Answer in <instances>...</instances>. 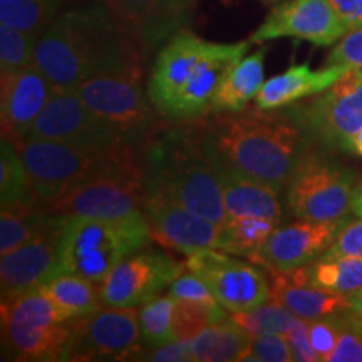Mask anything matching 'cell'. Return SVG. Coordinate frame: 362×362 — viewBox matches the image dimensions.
I'll list each match as a JSON object with an SVG mask.
<instances>
[{"mask_svg":"<svg viewBox=\"0 0 362 362\" xmlns=\"http://www.w3.org/2000/svg\"><path fill=\"white\" fill-rule=\"evenodd\" d=\"M143 49L99 0L61 11L44 30L34 66L56 88L76 89L84 81L115 72L143 71Z\"/></svg>","mask_w":362,"mask_h":362,"instance_id":"obj_1","label":"cell"},{"mask_svg":"<svg viewBox=\"0 0 362 362\" xmlns=\"http://www.w3.org/2000/svg\"><path fill=\"white\" fill-rule=\"evenodd\" d=\"M250 39L235 44L210 42L178 30L158 52L148 94L161 116L192 121L211 112L221 79L245 56Z\"/></svg>","mask_w":362,"mask_h":362,"instance_id":"obj_2","label":"cell"},{"mask_svg":"<svg viewBox=\"0 0 362 362\" xmlns=\"http://www.w3.org/2000/svg\"><path fill=\"white\" fill-rule=\"evenodd\" d=\"M205 141L252 178L282 189L307 146L304 129L291 111L242 110L221 112L202 126Z\"/></svg>","mask_w":362,"mask_h":362,"instance_id":"obj_3","label":"cell"},{"mask_svg":"<svg viewBox=\"0 0 362 362\" xmlns=\"http://www.w3.org/2000/svg\"><path fill=\"white\" fill-rule=\"evenodd\" d=\"M141 168L144 192L161 193L215 223H226L223 193L203 143L202 126L153 138L141 156Z\"/></svg>","mask_w":362,"mask_h":362,"instance_id":"obj_4","label":"cell"},{"mask_svg":"<svg viewBox=\"0 0 362 362\" xmlns=\"http://www.w3.org/2000/svg\"><path fill=\"white\" fill-rule=\"evenodd\" d=\"M16 146L35 197L44 205L90 181L116 175H143L141 161H138L131 144L84 148L51 139L25 138Z\"/></svg>","mask_w":362,"mask_h":362,"instance_id":"obj_5","label":"cell"},{"mask_svg":"<svg viewBox=\"0 0 362 362\" xmlns=\"http://www.w3.org/2000/svg\"><path fill=\"white\" fill-rule=\"evenodd\" d=\"M151 238V228L144 214L121 220L61 216V269L101 284L121 260L146 248Z\"/></svg>","mask_w":362,"mask_h":362,"instance_id":"obj_6","label":"cell"},{"mask_svg":"<svg viewBox=\"0 0 362 362\" xmlns=\"http://www.w3.org/2000/svg\"><path fill=\"white\" fill-rule=\"evenodd\" d=\"M354 171L315 146L298 156L287 183V205L300 220L336 221L347 218L356 188Z\"/></svg>","mask_w":362,"mask_h":362,"instance_id":"obj_7","label":"cell"},{"mask_svg":"<svg viewBox=\"0 0 362 362\" xmlns=\"http://www.w3.org/2000/svg\"><path fill=\"white\" fill-rule=\"evenodd\" d=\"M76 90L86 106L112 126L128 144L134 146L155 134L160 112L143 88V71L96 76Z\"/></svg>","mask_w":362,"mask_h":362,"instance_id":"obj_8","label":"cell"},{"mask_svg":"<svg viewBox=\"0 0 362 362\" xmlns=\"http://www.w3.org/2000/svg\"><path fill=\"white\" fill-rule=\"evenodd\" d=\"M288 111L302 126L307 141L349 153L352 134L362 128V69L351 67L329 89Z\"/></svg>","mask_w":362,"mask_h":362,"instance_id":"obj_9","label":"cell"},{"mask_svg":"<svg viewBox=\"0 0 362 362\" xmlns=\"http://www.w3.org/2000/svg\"><path fill=\"white\" fill-rule=\"evenodd\" d=\"M62 361H138L143 351L136 307H101L69 320Z\"/></svg>","mask_w":362,"mask_h":362,"instance_id":"obj_10","label":"cell"},{"mask_svg":"<svg viewBox=\"0 0 362 362\" xmlns=\"http://www.w3.org/2000/svg\"><path fill=\"white\" fill-rule=\"evenodd\" d=\"M185 267L205 280L218 304L228 312L252 309L272 297L269 272L257 264L230 257V253L218 248H203L192 253Z\"/></svg>","mask_w":362,"mask_h":362,"instance_id":"obj_11","label":"cell"},{"mask_svg":"<svg viewBox=\"0 0 362 362\" xmlns=\"http://www.w3.org/2000/svg\"><path fill=\"white\" fill-rule=\"evenodd\" d=\"M27 138L51 139L84 148H112L128 144L112 126L86 106L78 90L56 86Z\"/></svg>","mask_w":362,"mask_h":362,"instance_id":"obj_12","label":"cell"},{"mask_svg":"<svg viewBox=\"0 0 362 362\" xmlns=\"http://www.w3.org/2000/svg\"><path fill=\"white\" fill-rule=\"evenodd\" d=\"M187 267L165 252L141 248L121 260L101 284L103 305L141 307L168 288Z\"/></svg>","mask_w":362,"mask_h":362,"instance_id":"obj_13","label":"cell"},{"mask_svg":"<svg viewBox=\"0 0 362 362\" xmlns=\"http://www.w3.org/2000/svg\"><path fill=\"white\" fill-rule=\"evenodd\" d=\"M143 200V175H116L90 181L45 206L61 216L121 220L144 214Z\"/></svg>","mask_w":362,"mask_h":362,"instance_id":"obj_14","label":"cell"},{"mask_svg":"<svg viewBox=\"0 0 362 362\" xmlns=\"http://www.w3.org/2000/svg\"><path fill=\"white\" fill-rule=\"evenodd\" d=\"M349 33L329 0H287L272 8L262 25L252 34V44L293 37L327 47Z\"/></svg>","mask_w":362,"mask_h":362,"instance_id":"obj_15","label":"cell"},{"mask_svg":"<svg viewBox=\"0 0 362 362\" xmlns=\"http://www.w3.org/2000/svg\"><path fill=\"white\" fill-rule=\"evenodd\" d=\"M143 211L153 238L163 247L192 255L203 248H218L221 225L198 215L161 193L144 192Z\"/></svg>","mask_w":362,"mask_h":362,"instance_id":"obj_16","label":"cell"},{"mask_svg":"<svg viewBox=\"0 0 362 362\" xmlns=\"http://www.w3.org/2000/svg\"><path fill=\"white\" fill-rule=\"evenodd\" d=\"M346 221L347 218L336 221L298 218L293 223L280 225L252 262L267 272H291L310 265L332 245Z\"/></svg>","mask_w":362,"mask_h":362,"instance_id":"obj_17","label":"cell"},{"mask_svg":"<svg viewBox=\"0 0 362 362\" xmlns=\"http://www.w3.org/2000/svg\"><path fill=\"white\" fill-rule=\"evenodd\" d=\"M59 223L61 216L56 215L52 223L39 237L4 253L0 259L2 300L34 291L54 275L61 274Z\"/></svg>","mask_w":362,"mask_h":362,"instance_id":"obj_18","label":"cell"},{"mask_svg":"<svg viewBox=\"0 0 362 362\" xmlns=\"http://www.w3.org/2000/svg\"><path fill=\"white\" fill-rule=\"evenodd\" d=\"M54 84L35 66L0 74L2 138L19 144L49 103Z\"/></svg>","mask_w":362,"mask_h":362,"instance_id":"obj_19","label":"cell"},{"mask_svg":"<svg viewBox=\"0 0 362 362\" xmlns=\"http://www.w3.org/2000/svg\"><path fill=\"white\" fill-rule=\"evenodd\" d=\"M141 49H153L181 30L189 0H99Z\"/></svg>","mask_w":362,"mask_h":362,"instance_id":"obj_20","label":"cell"},{"mask_svg":"<svg viewBox=\"0 0 362 362\" xmlns=\"http://www.w3.org/2000/svg\"><path fill=\"white\" fill-rule=\"evenodd\" d=\"M203 134V131H202ZM205 149L210 156L211 165L218 176L221 193L228 218L235 216H264V218L282 221L284 211L280 205V189L252 178L237 166L221 158L214 148L205 141Z\"/></svg>","mask_w":362,"mask_h":362,"instance_id":"obj_21","label":"cell"},{"mask_svg":"<svg viewBox=\"0 0 362 362\" xmlns=\"http://www.w3.org/2000/svg\"><path fill=\"white\" fill-rule=\"evenodd\" d=\"M309 265L291 272H269L272 297L297 317L317 320L349 309V296L314 287L307 280Z\"/></svg>","mask_w":362,"mask_h":362,"instance_id":"obj_22","label":"cell"},{"mask_svg":"<svg viewBox=\"0 0 362 362\" xmlns=\"http://www.w3.org/2000/svg\"><path fill=\"white\" fill-rule=\"evenodd\" d=\"M351 67L325 66L324 69L314 71L309 64L288 67L282 74L265 81L255 98L257 107L265 111L282 110L296 104L300 99L315 96L329 89Z\"/></svg>","mask_w":362,"mask_h":362,"instance_id":"obj_23","label":"cell"},{"mask_svg":"<svg viewBox=\"0 0 362 362\" xmlns=\"http://www.w3.org/2000/svg\"><path fill=\"white\" fill-rule=\"evenodd\" d=\"M69 336V322L17 324L2 320L4 354L16 361H62Z\"/></svg>","mask_w":362,"mask_h":362,"instance_id":"obj_24","label":"cell"},{"mask_svg":"<svg viewBox=\"0 0 362 362\" xmlns=\"http://www.w3.org/2000/svg\"><path fill=\"white\" fill-rule=\"evenodd\" d=\"M265 49L243 56L225 74L216 89L211 112H237L245 110L264 86Z\"/></svg>","mask_w":362,"mask_h":362,"instance_id":"obj_25","label":"cell"},{"mask_svg":"<svg viewBox=\"0 0 362 362\" xmlns=\"http://www.w3.org/2000/svg\"><path fill=\"white\" fill-rule=\"evenodd\" d=\"M71 319L101 309V285L81 275L61 272L37 287Z\"/></svg>","mask_w":362,"mask_h":362,"instance_id":"obj_26","label":"cell"},{"mask_svg":"<svg viewBox=\"0 0 362 362\" xmlns=\"http://www.w3.org/2000/svg\"><path fill=\"white\" fill-rule=\"evenodd\" d=\"M250 341L252 337L243 332L228 315L223 322L208 325L189 344L194 361L230 362L242 359Z\"/></svg>","mask_w":362,"mask_h":362,"instance_id":"obj_27","label":"cell"},{"mask_svg":"<svg viewBox=\"0 0 362 362\" xmlns=\"http://www.w3.org/2000/svg\"><path fill=\"white\" fill-rule=\"evenodd\" d=\"M282 221L264 216H235L221 225L218 250L253 260Z\"/></svg>","mask_w":362,"mask_h":362,"instance_id":"obj_28","label":"cell"},{"mask_svg":"<svg viewBox=\"0 0 362 362\" xmlns=\"http://www.w3.org/2000/svg\"><path fill=\"white\" fill-rule=\"evenodd\" d=\"M52 211L44 203L2 208L0 214V253H7L13 248L24 245L52 223Z\"/></svg>","mask_w":362,"mask_h":362,"instance_id":"obj_29","label":"cell"},{"mask_svg":"<svg viewBox=\"0 0 362 362\" xmlns=\"http://www.w3.org/2000/svg\"><path fill=\"white\" fill-rule=\"evenodd\" d=\"M310 285L352 296L362 288V259L357 257H319L307 270Z\"/></svg>","mask_w":362,"mask_h":362,"instance_id":"obj_30","label":"cell"},{"mask_svg":"<svg viewBox=\"0 0 362 362\" xmlns=\"http://www.w3.org/2000/svg\"><path fill=\"white\" fill-rule=\"evenodd\" d=\"M19 149L8 139L0 143V206L13 208L37 203Z\"/></svg>","mask_w":362,"mask_h":362,"instance_id":"obj_31","label":"cell"},{"mask_svg":"<svg viewBox=\"0 0 362 362\" xmlns=\"http://www.w3.org/2000/svg\"><path fill=\"white\" fill-rule=\"evenodd\" d=\"M64 0H0V24L40 37L61 13Z\"/></svg>","mask_w":362,"mask_h":362,"instance_id":"obj_32","label":"cell"},{"mask_svg":"<svg viewBox=\"0 0 362 362\" xmlns=\"http://www.w3.org/2000/svg\"><path fill=\"white\" fill-rule=\"evenodd\" d=\"M230 319L250 337H259L269 336V334L285 336L296 322L297 315L279 300L269 298L264 304L252 307V309L232 312Z\"/></svg>","mask_w":362,"mask_h":362,"instance_id":"obj_33","label":"cell"},{"mask_svg":"<svg viewBox=\"0 0 362 362\" xmlns=\"http://www.w3.org/2000/svg\"><path fill=\"white\" fill-rule=\"evenodd\" d=\"M228 319L221 305H206L200 302H189L175 298L173 329L175 341H193L208 325H214Z\"/></svg>","mask_w":362,"mask_h":362,"instance_id":"obj_34","label":"cell"},{"mask_svg":"<svg viewBox=\"0 0 362 362\" xmlns=\"http://www.w3.org/2000/svg\"><path fill=\"white\" fill-rule=\"evenodd\" d=\"M173 307L175 298L171 296H158L141 305L138 310V322L144 347H158L175 341L171 329Z\"/></svg>","mask_w":362,"mask_h":362,"instance_id":"obj_35","label":"cell"},{"mask_svg":"<svg viewBox=\"0 0 362 362\" xmlns=\"http://www.w3.org/2000/svg\"><path fill=\"white\" fill-rule=\"evenodd\" d=\"M37 40L33 34L0 24V74L34 66Z\"/></svg>","mask_w":362,"mask_h":362,"instance_id":"obj_36","label":"cell"},{"mask_svg":"<svg viewBox=\"0 0 362 362\" xmlns=\"http://www.w3.org/2000/svg\"><path fill=\"white\" fill-rule=\"evenodd\" d=\"M339 339L329 362H362V327L349 309L339 312Z\"/></svg>","mask_w":362,"mask_h":362,"instance_id":"obj_37","label":"cell"},{"mask_svg":"<svg viewBox=\"0 0 362 362\" xmlns=\"http://www.w3.org/2000/svg\"><path fill=\"white\" fill-rule=\"evenodd\" d=\"M240 361H257V362H291L293 356L288 347L285 336L269 334V336L252 337L247 351L243 352Z\"/></svg>","mask_w":362,"mask_h":362,"instance_id":"obj_38","label":"cell"},{"mask_svg":"<svg viewBox=\"0 0 362 362\" xmlns=\"http://www.w3.org/2000/svg\"><path fill=\"white\" fill-rule=\"evenodd\" d=\"M339 329H341V324H339L337 314L324 317V319L309 320V341L319 361L329 362V357L336 349Z\"/></svg>","mask_w":362,"mask_h":362,"instance_id":"obj_39","label":"cell"},{"mask_svg":"<svg viewBox=\"0 0 362 362\" xmlns=\"http://www.w3.org/2000/svg\"><path fill=\"white\" fill-rule=\"evenodd\" d=\"M170 296L173 298H180V300H189V302H200V304L206 305H220L216 300L214 292L202 280L198 275L188 270V274H181L173 280L170 285Z\"/></svg>","mask_w":362,"mask_h":362,"instance_id":"obj_40","label":"cell"},{"mask_svg":"<svg viewBox=\"0 0 362 362\" xmlns=\"http://www.w3.org/2000/svg\"><path fill=\"white\" fill-rule=\"evenodd\" d=\"M325 66H347L362 69V27L349 30L334 45Z\"/></svg>","mask_w":362,"mask_h":362,"instance_id":"obj_41","label":"cell"},{"mask_svg":"<svg viewBox=\"0 0 362 362\" xmlns=\"http://www.w3.org/2000/svg\"><path fill=\"white\" fill-rule=\"evenodd\" d=\"M320 257H357L362 259V218L342 225L332 245Z\"/></svg>","mask_w":362,"mask_h":362,"instance_id":"obj_42","label":"cell"},{"mask_svg":"<svg viewBox=\"0 0 362 362\" xmlns=\"http://www.w3.org/2000/svg\"><path fill=\"white\" fill-rule=\"evenodd\" d=\"M138 361L149 362H192L194 361L189 341H173L158 347H143Z\"/></svg>","mask_w":362,"mask_h":362,"instance_id":"obj_43","label":"cell"},{"mask_svg":"<svg viewBox=\"0 0 362 362\" xmlns=\"http://www.w3.org/2000/svg\"><path fill=\"white\" fill-rule=\"evenodd\" d=\"M285 339H287L288 347H291L293 361H298V362L319 361V357H317L315 351L312 349L310 341H309V320L297 317L291 330L285 334Z\"/></svg>","mask_w":362,"mask_h":362,"instance_id":"obj_44","label":"cell"},{"mask_svg":"<svg viewBox=\"0 0 362 362\" xmlns=\"http://www.w3.org/2000/svg\"><path fill=\"white\" fill-rule=\"evenodd\" d=\"M349 30L362 27V0H329Z\"/></svg>","mask_w":362,"mask_h":362,"instance_id":"obj_45","label":"cell"},{"mask_svg":"<svg viewBox=\"0 0 362 362\" xmlns=\"http://www.w3.org/2000/svg\"><path fill=\"white\" fill-rule=\"evenodd\" d=\"M349 312L362 327V288L349 296Z\"/></svg>","mask_w":362,"mask_h":362,"instance_id":"obj_46","label":"cell"},{"mask_svg":"<svg viewBox=\"0 0 362 362\" xmlns=\"http://www.w3.org/2000/svg\"><path fill=\"white\" fill-rule=\"evenodd\" d=\"M351 211L357 216V218H362V181L356 185L354 193H352Z\"/></svg>","mask_w":362,"mask_h":362,"instance_id":"obj_47","label":"cell"},{"mask_svg":"<svg viewBox=\"0 0 362 362\" xmlns=\"http://www.w3.org/2000/svg\"><path fill=\"white\" fill-rule=\"evenodd\" d=\"M349 153H354V155L362 156V128L352 134V138L349 141Z\"/></svg>","mask_w":362,"mask_h":362,"instance_id":"obj_48","label":"cell"},{"mask_svg":"<svg viewBox=\"0 0 362 362\" xmlns=\"http://www.w3.org/2000/svg\"><path fill=\"white\" fill-rule=\"evenodd\" d=\"M267 2H280V0H267Z\"/></svg>","mask_w":362,"mask_h":362,"instance_id":"obj_49","label":"cell"},{"mask_svg":"<svg viewBox=\"0 0 362 362\" xmlns=\"http://www.w3.org/2000/svg\"><path fill=\"white\" fill-rule=\"evenodd\" d=\"M189 2H192V4H193V2H194V0H189Z\"/></svg>","mask_w":362,"mask_h":362,"instance_id":"obj_50","label":"cell"}]
</instances>
